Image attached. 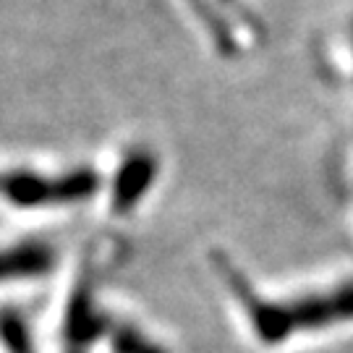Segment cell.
Here are the masks:
<instances>
[{"label": "cell", "instance_id": "5", "mask_svg": "<svg viewBox=\"0 0 353 353\" xmlns=\"http://www.w3.org/2000/svg\"><path fill=\"white\" fill-rule=\"evenodd\" d=\"M0 338L11 353H32L29 330L16 314H0Z\"/></svg>", "mask_w": 353, "mask_h": 353}, {"label": "cell", "instance_id": "1", "mask_svg": "<svg viewBox=\"0 0 353 353\" xmlns=\"http://www.w3.org/2000/svg\"><path fill=\"white\" fill-rule=\"evenodd\" d=\"M214 262L220 265V272L228 280L230 290L246 306L256 335L265 343H283V338H288L293 330L325 327L332 322L353 319V283L325 296H312L296 303H267L254 296V290L236 267L228 265L223 256Z\"/></svg>", "mask_w": 353, "mask_h": 353}, {"label": "cell", "instance_id": "4", "mask_svg": "<svg viewBox=\"0 0 353 353\" xmlns=\"http://www.w3.org/2000/svg\"><path fill=\"white\" fill-rule=\"evenodd\" d=\"M52 265V252L42 243H21L0 252V283L3 280L34 278Z\"/></svg>", "mask_w": 353, "mask_h": 353}, {"label": "cell", "instance_id": "6", "mask_svg": "<svg viewBox=\"0 0 353 353\" xmlns=\"http://www.w3.org/2000/svg\"><path fill=\"white\" fill-rule=\"evenodd\" d=\"M115 351L118 353H163L157 345H150L134 330H121L115 335Z\"/></svg>", "mask_w": 353, "mask_h": 353}, {"label": "cell", "instance_id": "2", "mask_svg": "<svg viewBox=\"0 0 353 353\" xmlns=\"http://www.w3.org/2000/svg\"><path fill=\"white\" fill-rule=\"evenodd\" d=\"M100 186L92 170H76L68 176L42 178L34 173H11L0 176V194L19 207H39V204H65L92 196Z\"/></svg>", "mask_w": 353, "mask_h": 353}, {"label": "cell", "instance_id": "3", "mask_svg": "<svg viewBox=\"0 0 353 353\" xmlns=\"http://www.w3.org/2000/svg\"><path fill=\"white\" fill-rule=\"evenodd\" d=\"M152 178H154V160L147 152H137L131 154L115 181L113 204L118 212H126L141 199V194L150 189Z\"/></svg>", "mask_w": 353, "mask_h": 353}]
</instances>
